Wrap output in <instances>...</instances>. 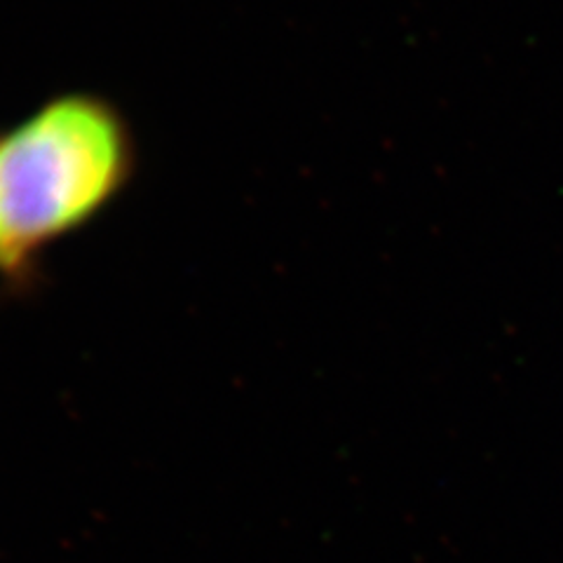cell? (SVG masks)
<instances>
[{"label": "cell", "instance_id": "cell-1", "mask_svg": "<svg viewBox=\"0 0 563 563\" xmlns=\"http://www.w3.org/2000/svg\"><path fill=\"white\" fill-rule=\"evenodd\" d=\"M134 141L125 115L99 95L45 101L0 136L3 266L90 223L125 188Z\"/></svg>", "mask_w": 563, "mask_h": 563}, {"label": "cell", "instance_id": "cell-2", "mask_svg": "<svg viewBox=\"0 0 563 563\" xmlns=\"http://www.w3.org/2000/svg\"><path fill=\"white\" fill-rule=\"evenodd\" d=\"M3 256H5V238H3V223H0V266H3Z\"/></svg>", "mask_w": 563, "mask_h": 563}]
</instances>
